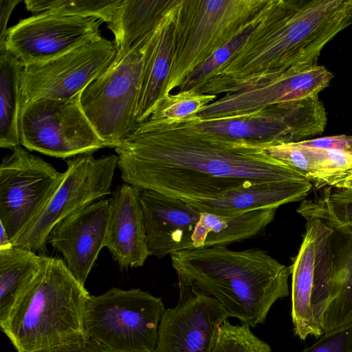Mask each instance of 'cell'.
<instances>
[{
    "label": "cell",
    "mask_w": 352,
    "mask_h": 352,
    "mask_svg": "<svg viewBox=\"0 0 352 352\" xmlns=\"http://www.w3.org/2000/svg\"><path fill=\"white\" fill-rule=\"evenodd\" d=\"M198 116L140 124L115 148L124 183L180 199H213L245 184L308 179L271 157L269 144L199 128Z\"/></svg>",
    "instance_id": "6da1fadb"
},
{
    "label": "cell",
    "mask_w": 352,
    "mask_h": 352,
    "mask_svg": "<svg viewBox=\"0 0 352 352\" xmlns=\"http://www.w3.org/2000/svg\"><path fill=\"white\" fill-rule=\"evenodd\" d=\"M351 24L352 0H267L242 45L190 89L225 95L270 74L317 65L324 47Z\"/></svg>",
    "instance_id": "7a4b0ae2"
},
{
    "label": "cell",
    "mask_w": 352,
    "mask_h": 352,
    "mask_svg": "<svg viewBox=\"0 0 352 352\" xmlns=\"http://www.w3.org/2000/svg\"><path fill=\"white\" fill-rule=\"evenodd\" d=\"M178 282L217 299L230 318L255 327L272 305L289 295V266L261 249L216 246L170 255Z\"/></svg>",
    "instance_id": "3957f363"
},
{
    "label": "cell",
    "mask_w": 352,
    "mask_h": 352,
    "mask_svg": "<svg viewBox=\"0 0 352 352\" xmlns=\"http://www.w3.org/2000/svg\"><path fill=\"white\" fill-rule=\"evenodd\" d=\"M89 292L60 258L45 261L0 321L17 352H32L85 335Z\"/></svg>",
    "instance_id": "277c9868"
},
{
    "label": "cell",
    "mask_w": 352,
    "mask_h": 352,
    "mask_svg": "<svg viewBox=\"0 0 352 352\" xmlns=\"http://www.w3.org/2000/svg\"><path fill=\"white\" fill-rule=\"evenodd\" d=\"M267 1L178 0L173 19L170 69L162 100L247 27Z\"/></svg>",
    "instance_id": "5b68a950"
},
{
    "label": "cell",
    "mask_w": 352,
    "mask_h": 352,
    "mask_svg": "<svg viewBox=\"0 0 352 352\" xmlns=\"http://www.w3.org/2000/svg\"><path fill=\"white\" fill-rule=\"evenodd\" d=\"M164 311L162 299L148 292L113 287L89 296L84 333L107 352H156Z\"/></svg>",
    "instance_id": "8992f818"
},
{
    "label": "cell",
    "mask_w": 352,
    "mask_h": 352,
    "mask_svg": "<svg viewBox=\"0 0 352 352\" xmlns=\"http://www.w3.org/2000/svg\"><path fill=\"white\" fill-rule=\"evenodd\" d=\"M154 31L117 54L108 69L82 91V110L106 147L115 148L138 126L136 112L142 76Z\"/></svg>",
    "instance_id": "52a82bcc"
},
{
    "label": "cell",
    "mask_w": 352,
    "mask_h": 352,
    "mask_svg": "<svg viewBox=\"0 0 352 352\" xmlns=\"http://www.w3.org/2000/svg\"><path fill=\"white\" fill-rule=\"evenodd\" d=\"M305 232L289 266L291 316L295 336L301 340L323 334L324 312L336 297L330 270L329 241L331 228L318 217H305Z\"/></svg>",
    "instance_id": "ba28073f"
},
{
    "label": "cell",
    "mask_w": 352,
    "mask_h": 352,
    "mask_svg": "<svg viewBox=\"0 0 352 352\" xmlns=\"http://www.w3.org/2000/svg\"><path fill=\"white\" fill-rule=\"evenodd\" d=\"M81 92L68 98H42L21 108V145L58 158L93 153L106 147L80 104Z\"/></svg>",
    "instance_id": "9c48e42d"
},
{
    "label": "cell",
    "mask_w": 352,
    "mask_h": 352,
    "mask_svg": "<svg viewBox=\"0 0 352 352\" xmlns=\"http://www.w3.org/2000/svg\"><path fill=\"white\" fill-rule=\"evenodd\" d=\"M117 155L96 158L93 153L65 160L64 178L42 212L12 244L32 252H46L49 234L58 222L111 195Z\"/></svg>",
    "instance_id": "30bf717a"
},
{
    "label": "cell",
    "mask_w": 352,
    "mask_h": 352,
    "mask_svg": "<svg viewBox=\"0 0 352 352\" xmlns=\"http://www.w3.org/2000/svg\"><path fill=\"white\" fill-rule=\"evenodd\" d=\"M116 55L113 41L100 35L52 58L24 65L21 108L38 99L76 95L103 74Z\"/></svg>",
    "instance_id": "8fae6325"
},
{
    "label": "cell",
    "mask_w": 352,
    "mask_h": 352,
    "mask_svg": "<svg viewBox=\"0 0 352 352\" xmlns=\"http://www.w3.org/2000/svg\"><path fill=\"white\" fill-rule=\"evenodd\" d=\"M12 151L0 164V223L13 242L42 212L65 172L21 145Z\"/></svg>",
    "instance_id": "7c38bea8"
},
{
    "label": "cell",
    "mask_w": 352,
    "mask_h": 352,
    "mask_svg": "<svg viewBox=\"0 0 352 352\" xmlns=\"http://www.w3.org/2000/svg\"><path fill=\"white\" fill-rule=\"evenodd\" d=\"M327 116L319 97L279 104L251 114L201 120L197 126L226 137L270 146L305 140L322 134Z\"/></svg>",
    "instance_id": "4fadbf2b"
},
{
    "label": "cell",
    "mask_w": 352,
    "mask_h": 352,
    "mask_svg": "<svg viewBox=\"0 0 352 352\" xmlns=\"http://www.w3.org/2000/svg\"><path fill=\"white\" fill-rule=\"evenodd\" d=\"M333 74L318 65L294 67L268 74L253 85L223 97L204 107L201 120L243 116L269 107L318 97L329 85Z\"/></svg>",
    "instance_id": "5bb4252c"
},
{
    "label": "cell",
    "mask_w": 352,
    "mask_h": 352,
    "mask_svg": "<svg viewBox=\"0 0 352 352\" xmlns=\"http://www.w3.org/2000/svg\"><path fill=\"white\" fill-rule=\"evenodd\" d=\"M103 22L94 16L37 14L9 28L0 47L26 65L52 58L100 36Z\"/></svg>",
    "instance_id": "9a60e30c"
},
{
    "label": "cell",
    "mask_w": 352,
    "mask_h": 352,
    "mask_svg": "<svg viewBox=\"0 0 352 352\" xmlns=\"http://www.w3.org/2000/svg\"><path fill=\"white\" fill-rule=\"evenodd\" d=\"M179 300L165 309L156 352H211L219 329L229 316L209 294L181 282Z\"/></svg>",
    "instance_id": "2e32d148"
},
{
    "label": "cell",
    "mask_w": 352,
    "mask_h": 352,
    "mask_svg": "<svg viewBox=\"0 0 352 352\" xmlns=\"http://www.w3.org/2000/svg\"><path fill=\"white\" fill-rule=\"evenodd\" d=\"M297 212L326 221L331 228L329 259L336 297L323 318L324 333L352 326V223L326 197L302 202Z\"/></svg>",
    "instance_id": "e0dca14e"
},
{
    "label": "cell",
    "mask_w": 352,
    "mask_h": 352,
    "mask_svg": "<svg viewBox=\"0 0 352 352\" xmlns=\"http://www.w3.org/2000/svg\"><path fill=\"white\" fill-rule=\"evenodd\" d=\"M109 200L101 199L55 225L47 242L60 252L73 276L85 283L105 247Z\"/></svg>",
    "instance_id": "ac0fdd59"
},
{
    "label": "cell",
    "mask_w": 352,
    "mask_h": 352,
    "mask_svg": "<svg viewBox=\"0 0 352 352\" xmlns=\"http://www.w3.org/2000/svg\"><path fill=\"white\" fill-rule=\"evenodd\" d=\"M151 256L161 258L192 250V235L201 212L180 198L151 190L140 195Z\"/></svg>",
    "instance_id": "d6986e66"
},
{
    "label": "cell",
    "mask_w": 352,
    "mask_h": 352,
    "mask_svg": "<svg viewBox=\"0 0 352 352\" xmlns=\"http://www.w3.org/2000/svg\"><path fill=\"white\" fill-rule=\"evenodd\" d=\"M140 191L124 183L116 188L109 199L105 247L122 269L142 267L151 256Z\"/></svg>",
    "instance_id": "ffe728a7"
},
{
    "label": "cell",
    "mask_w": 352,
    "mask_h": 352,
    "mask_svg": "<svg viewBox=\"0 0 352 352\" xmlns=\"http://www.w3.org/2000/svg\"><path fill=\"white\" fill-rule=\"evenodd\" d=\"M306 179L288 182L252 183L227 192L213 199H182L199 212L232 216L250 211L274 208L305 199L312 188Z\"/></svg>",
    "instance_id": "44dd1931"
},
{
    "label": "cell",
    "mask_w": 352,
    "mask_h": 352,
    "mask_svg": "<svg viewBox=\"0 0 352 352\" xmlns=\"http://www.w3.org/2000/svg\"><path fill=\"white\" fill-rule=\"evenodd\" d=\"M177 1L174 0L153 32L147 48L136 112L138 125L150 117L162 100L170 69L173 19Z\"/></svg>",
    "instance_id": "7402d4cb"
},
{
    "label": "cell",
    "mask_w": 352,
    "mask_h": 352,
    "mask_svg": "<svg viewBox=\"0 0 352 352\" xmlns=\"http://www.w3.org/2000/svg\"><path fill=\"white\" fill-rule=\"evenodd\" d=\"M276 211L268 208L232 216L201 212L192 235L193 248L226 246L256 236L274 220Z\"/></svg>",
    "instance_id": "603a6c76"
},
{
    "label": "cell",
    "mask_w": 352,
    "mask_h": 352,
    "mask_svg": "<svg viewBox=\"0 0 352 352\" xmlns=\"http://www.w3.org/2000/svg\"><path fill=\"white\" fill-rule=\"evenodd\" d=\"M174 0H122L107 28L114 36L117 54L130 49L154 31Z\"/></svg>",
    "instance_id": "cb8c5ba5"
},
{
    "label": "cell",
    "mask_w": 352,
    "mask_h": 352,
    "mask_svg": "<svg viewBox=\"0 0 352 352\" xmlns=\"http://www.w3.org/2000/svg\"><path fill=\"white\" fill-rule=\"evenodd\" d=\"M24 65L6 48L0 47V146H21V79Z\"/></svg>",
    "instance_id": "d4e9b609"
},
{
    "label": "cell",
    "mask_w": 352,
    "mask_h": 352,
    "mask_svg": "<svg viewBox=\"0 0 352 352\" xmlns=\"http://www.w3.org/2000/svg\"><path fill=\"white\" fill-rule=\"evenodd\" d=\"M46 256L12 246L0 250V321L43 266Z\"/></svg>",
    "instance_id": "484cf974"
},
{
    "label": "cell",
    "mask_w": 352,
    "mask_h": 352,
    "mask_svg": "<svg viewBox=\"0 0 352 352\" xmlns=\"http://www.w3.org/2000/svg\"><path fill=\"white\" fill-rule=\"evenodd\" d=\"M217 98L216 95L199 94L191 89L170 94L160 102L150 117L142 123L161 124L194 118Z\"/></svg>",
    "instance_id": "4316f807"
},
{
    "label": "cell",
    "mask_w": 352,
    "mask_h": 352,
    "mask_svg": "<svg viewBox=\"0 0 352 352\" xmlns=\"http://www.w3.org/2000/svg\"><path fill=\"white\" fill-rule=\"evenodd\" d=\"M122 0H25L26 9L34 14L52 13L94 16L109 23Z\"/></svg>",
    "instance_id": "83f0119b"
},
{
    "label": "cell",
    "mask_w": 352,
    "mask_h": 352,
    "mask_svg": "<svg viewBox=\"0 0 352 352\" xmlns=\"http://www.w3.org/2000/svg\"><path fill=\"white\" fill-rule=\"evenodd\" d=\"M263 8L256 14L252 21L247 25V27H245L231 41L217 50L204 63L196 67L186 77L183 84L179 87V91H185L190 89L199 82L204 80L210 74L228 61L252 33L262 19Z\"/></svg>",
    "instance_id": "f1b7e54d"
},
{
    "label": "cell",
    "mask_w": 352,
    "mask_h": 352,
    "mask_svg": "<svg viewBox=\"0 0 352 352\" xmlns=\"http://www.w3.org/2000/svg\"><path fill=\"white\" fill-rule=\"evenodd\" d=\"M211 352H272V349L252 332L249 325L232 324L226 320L219 329Z\"/></svg>",
    "instance_id": "f546056e"
},
{
    "label": "cell",
    "mask_w": 352,
    "mask_h": 352,
    "mask_svg": "<svg viewBox=\"0 0 352 352\" xmlns=\"http://www.w3.org/2000/svg\"><path fill=\"white\" fill-rule=\"evenodd\" d=\"M302 352H352V326L324 333Z\"/></svg>",
    "instance_id": "4dcf8cb0"
},
{
    "label": "cell",
    "mask_w": 352,
    "mask_h": 352,
    "mask_svg": "<svg viewBox=\"0 0 352 352\" xmlns=\"http://www.w3.org/2000/svg\"><path fill=\"white\" fill-rule=\"evenodd\" d=\"M32 352H107L100 344L86 335L70 341Z\"/></svg>",
    "instance_id": "1f68e13d"
},
{
    "label": "cell",
    "mask_w": 352,
    "mask_h": 352,
    "mask_svg": "<svg viewBox=\"0 0 352 352\" xmlns=\"http://www.w3.org/2000/svg\"><path fill=\"white\" fill-rule=\"evenodd\" d=\"M300 142L307 146L323 150L352 151V136L344 135L305 140Z\"/></svg>",
    "instance_id": "d6a6232c"
},
{
    "label": "cell",
    "mask_w": 352,
    "mask_h": 352,
    "mask_svg": "<svg viewBox=\"0 0 352 352\" xmlns=\"http://www.w3.org/2000/svg\"><path fill=\"white\" fill-rule=\"evenodd\" d=\"M21 1V0H0V44L6 38L11 13Z\"/></svg>",
    "instance_id": "836d02e7"
},
{
    "label": "cell",
    "mask_w": 352,
    "mask_h": 352,
    "mask_svg": "<svg viewBox=\"0 0 352 352\" xmlns=\"http://www.w3.org/2000/svg\"><path fill=\"white\" fill-rule=\"evenodd\" d=\"M340 201V207L342 213L352 223V191L347 190Z\"/></svg>",
    "instance_id": "e575fe53"
},
{
    "label": "cell",
    "mask_w": 352,
    "mask_h": 352,
    "mask_svg": "<svg viewBox=\"0 0 352 352\" xmlns=\"http://www.w3.org/2000/svg\"><path fill=\"white\" fill-rule=\"evenodd\" d=\"M0 250L12 248L13 245L3 226L0 223Z\"/></svg>",
    "instance_id": "d590c367"
}]
</instances>
